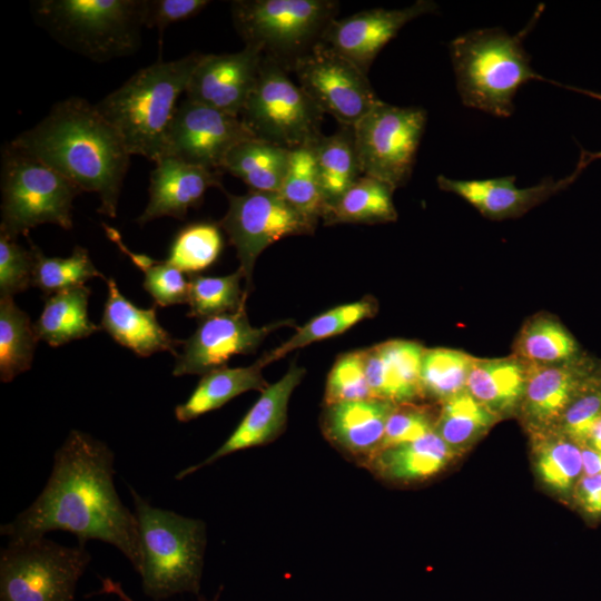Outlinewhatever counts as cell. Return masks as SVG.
Listing matches in <instances>:
<instances>
[{
	"instance_id": "obj_27",
	"label": "cell",
	"mask_w": 601,
	"mask_h": 601,
	"mask_svg": "<svg viewBox=\"0 0 601 601\" xmlns=\"http://www.w3.org/2000/svg\"><path fill=\"white\" fill-rule=\"evenodd\" d=\"M90 288L80 285L47 296L33 324L38 339L57 347L100 329L88 316Z\"/></svg>"
},
{
	"instance_id": "obj_9",
	"label": "cell",
	"mask_w": 601,
	"mask_h": 601,
	"mask_svg": "<svg viewBox=\"0 0 601 601\" xmlns=\"http://www.w3.org/2000/svg\"><path fill=\"white\" fill-rule=\"evenodd\" d=\"M90 554L46 536L9 541L0 555V601H76Z\"/></svg>"
},
{
	"instance_id": "obj_42",
	"label": "cell",
	"mask_w": 601,
	"mask_h": 601,
	"mask_svg": "<svg viewBox=\"0 0 601 601\" xmlns=\"http://www.w3.org/2000/svg\"><path fill=\"white\" fill-rule=\"evenodd\" d=\"M220 228L219 224L209 221L184 226L174 237L166 260L189 275L206 269L223 249Z\"/></svg>"
},
{
	"instance_id": "obj_29",
	"label": "cell",
	"mask_w": 601,
	"mask_h": 601,
	"mask_svg": "<svg viewBox=\"0 0 601 601\" xmlns=\"http://www.w3.org/2000/svg\"><path fill=\"white\" fill-rule=\"evenodd\" d=\"M453 455L451 447L432 431L416 441L376 452L373 464L387 479L411 481L434 475Z\"/></svg>"
},
{
	"instance_id": "obj_41",
	"label": "cell",
	"mask_w": 601,
	"mask_h": 601,
	"mask_svg": "<svg viewBox=\"0 0 601 601\" xmlns=\"http://www.w3.org/2000/svg\"><path fill=\"white\" fill-rule=\"evenodd\" d=\"M27 238L35 256L32 285L47 296L85 285L92 277L105 278L95 267L86 248L76 246L67 258L47 257L29 237Z\"/></svg>"
},
{
	"instance_id": "obj_25",
	"label": "cell",
	"mask_w": 601,
	"mask_h": 601,
	"mask_svg": "<svg viewBox=\"0 0 601 601\" xmlns=\"http://www.w3.org/2000/svg\"><path fill=\"white\" fill-rule=\"evenodd\" d=\"M528 378V363L511 355L476 358L471 367L466 391L499 418L520 408Z\"/></svg>"
},
{
	"instance_id": "obj_44",
	"label": "cell",
	"mask_w": 601,
	"mask_h": 601,
	"mask_svg": "<svg viewBox=\"0 0 601 601\" xmlns=\"http://www.w3.org/2000/svg\"><path fill=\"white\" fill-rule=\"evenodd\" d=\"M601 417L600 372L570 403L554 430L580 446L585 445L592 427Z\"/></svg>"
},
{
	"instance_id": "obj_13",
	"label": "cell",
	"mask_w": 601,
	"mask_h": 601,
	"mask_svg": "<svg viewBox=\"0 0 601 601\" xmlns=\"http://www.w3.org/2000/svg\"><path fill=\"white\" fill-rule=\"evenodd\" d=\"M290 69L307 96L342 126L354 127L380 100L367 75L323 41Z\"/></svg>"
},
{
	"instance_id": "obj_6",
	"label": "cell",
	"mask_w": 601,
	"mask_h": 601,
	"mask_svg": "<svg viewBox=\"0 0 601 601\" xmlns=\"http://www.w3.org/2000/svg\"><path fill=\"white\" fill-rule=\"evenodd\" d=\"M144 0H41L39 26L63 47L93 61L132 55L140 45Z\"/></svg>"
},
{
	"instance_id": "obj_36",
	"label": "cell",
	"mask_w": 601,
	"mask_h": 601,
	"mask_svg": "<svg viewBox=\"0 0 601 601\" xmlns=\"http://www.w3.org/2000/svg\"><path fill=\"white\" fill-rule=\"evenodd\" d=\"M38 337L12 297L0 298V380L8 383L31 367Z\"/></svg>"
},
{
	"instance_id": "obj_43",
	"label": "cell",
	"mask_w": 601,
	"mask_h": 601,
	"mask_svg": "<svg viewBox=\"0 0 601 601\" xmlns=\"http://www.w3.org/2000/svg\"><path fill=\"white\" fill-rule=\"evenodd\" d=\"M373 398L367 382L363 351L341 355L328 373L325 404Z\"/></svg>"
},
{
	"instance_id": "obj_24",
	"label": "cell",
	"mask_w": 601,
	"mask_h": 601,
	"mask_svg": "<svg viewBox=\"0 0 601 601\" xmlns=\"http://www.w3.org/2000/svg\"><path fill=\"white\" fill-rule=\"evenodd\" d=\"M395 407V404L377 398L326 405L325 433L349 453L375 454Z\"/></svg>"
},
{
	"instance_id": "obj_20",
	"label": "cell",
	"mask_w": 601,
	"mask_h": 601,
	"mask_svg": "<svg viewBox=\"0 0 601 601\" xmlns=\"http://www.w3.org/2000/svg\"><path fill=\"white\" fill-rule=\"evenodd\" d=\"M304 375L305 368L292 363L283 377L262 391L259 398L218 450L203 462L179 471L175 479L183 480L226 455L269 443L277 437L286 424L290 395Z\"/></svg>"
},
{
	"instance_id": "obj_45",
	"label": "cell",
	"mask_w": 601,
	"mask_h": 601,
	"mask_svg": "<svg viewBox=\"0 0 601 601\" xmlns=\"http://www.w3.org/2000/svg\"><path fill=\"white\" fill-rule=\"evenodd\" d=\"M35 256L17 238L0 233V295L12 297L32 285Z\"/></svg>"
},
{
	"instance_id": "obj_22",
	"label": "cell",
	"mask_w": 601,
	"mask_h": 601,
	"mask_svg": "<svg viewBox=\"0 0 601 601\" xmlns=\"http://www.w3.org/2000/svg\"><path fill=\"white\" fill-rule=\"evenodd\" d=\"M425 348L417 342L392 339L363 351L373 398L395 405L424 396L421 366Z\"/></svg>"
},
{
	"instance_id": "obj_50",
	"label": "cell",
	"mask_w": 601,
	"mask_h": 601,
	"mask_svg": "<svg viewBox=\"0 0 601 601\" xmlns=\"http://www.w3.org/2000/svg\"><path fill=\"white\" fill-rule=\"evenodd\" d=\"M97 593H105V594H112L118 597L122 601H134L131 597H129L125 590L122 589L121 584L119 582H116L109 578H105L101 580V589ZM220 595V592H218L215 598L210 601H218ZM198 601H208L204 598H199Z\"/></svg>"
},
{
	"instance_id": "obj_17",
	"label": "cell",
	"mask_w": 601,
	"mask_h": 601,
	"mask_svg": "<svg viewBox=\"0 0 601 601\" xmlns=\"http://www.w3.org/2000/svg\"><path fill=\"white\" fill-rule=\"evenodd\" d=\"M263 56L254 46L234 53L203 55L189 79L186 98L240 117L256 83Z\"/></svg>"
},
{
	"instance_id": "obj_46",
	"label": "cell",
	"mask_w": 601,
	"mask_h": 601,
	"mask_svg": "<svg viewBox=\"0 0 601 601\" xmlns=\"http://www.w3.org/2000/svg\"><path fill=\"white\" fill-rule=\"evenodd\" d=\"M434 424L435 422L425 410L413 406L411 403L396 405L387 420L377 452L416 441L434 431Z\"/></svg>"
},
{
	"instance_id": "obj_33",
	"label": "cell",
	"mask_w": 601,
	"mask_h": 601,
	"mask_svg": "<svg viewBox=\"0 0 601 601\" xmlns=\"http://www.w3.org/2000/svg\"><path fill=\"white\" fill-rule=\"evenodd\" d=\"M376 312L377 303L372 297L333 307L298 327L290 338L259 359L266 366L297 348L339 335L359 322L372 318Z\"/></svg>"
},
{
	"instance_id": "obj_12",
	"label": "cell",
	"mask_w": 601,
	"mask_h": 601,
	"mask_svg": "<svg viewBox=\"0 0 601 601\" xmlns=\"http://www.w3.org/2000/svg\"><path fill=\"white\" fill-rule=\"evenodd\" d=\"M225 194L228 209L218 224L236 249L248 295L255 263L262 252L284 237L313 234L317 225L299 214L279 193Z\"/></svg>"
},
{
	"instance_id": "obj_2",
	"label": "cell",
	"mask_w": 601,
	"mask_h": 601,
	"mask_svg": "<svg viewBox=\"0 0 601 601\" xmlns=\"http://www.w3.org/2000/svg\"><path fill=\"white\" fill-rule=\"evenodd\" d=\"M10 144L60 173L81 193L98 194V211L117 216L131 155L95 105L79 97L59 101Z\"/></svg>"
},
{
	"instance_id": "obj_52",
	"label": "cell",
	"mask_w": 601,
	"mask_h": 601,
	"mask_svg": "<svg viewBox=\"0 0 601 601\" xmlns=\"http://www.w3.org/2000/svg\"><path fill=\"white\" fill-rule=\"evenodd\" d=\"M600 376H601V370H600Z\"/></svg>"
},
{
	"instance_id": "obj_5",
	"label": "cell",
	"mask_w": 601,
	"mask_h": 601,
	"mask_svg": "<svg viewBox=\"0 0 601 601\" xmlns=\"http://www.w3.org/2000/svg\"><path fill=\"white\" fill-rule=\"evenodd\" d=\"M138 524L145 594L162 600L179 593L198 594L206 546L201 520L151 505L132 487Z\"/></svg>"
},
{
	"instance_id": "obj_15",
	"label": "cell",
	"mask_w": 601,
	"mask_h": 601,
	"mask_svg": "<svg viewBox=\"0 0 601 601\" xmlns=\"http://www.w3.org/2000/svg\"><path fill=\"white\" fill-rule=\"evenodd\" d=\"M293 323L285 319L255 327L249 322L246 306L234 313L201 319L193 335L183 342L173 375H204L226 366L233 356L255 352L272 332Z\"/></svg>"
},
{
	"instance_id": "obj_28",
	"label": "cell",
	"mask_w": 601,
	"mask_h": 601,
	"mask_svg": "<svg viewBox=\"0 0 601 601\" xmlns=\"http://www.w3.org/2000/svg\"><path fill=\"white\" fill-rule=\"evenodd\" d=\"M290 150L253 138L235 146L224 171L239 178L249 190L279 193L289 165Z\"/></svg>"
},
{
	"instance_id": "obj_7",
	"label": "cell",
	"mask_w": 601,
	"mask_h": 601,
	"mask_svg": "<svg viewBox=\"0 0 601 601\" xmlns=\"http://www.w3.org/2000/svg\"><path fill=\"white\" fill-rule=\"evenodd\" d=\"M0 233L17 238L31 228L55 224L72 227V201L81 190L60 173L13 147L3 148Z\"/></svg>"
},
{
	"instance_id": "obj_10",
	"label": "cell",
	"mask_w": 601,
	"mask_h": 601,
	"mask_svg": "<svg viewBox=\"0 0 601 601\" xmlns=\"http://www.w3.org/2000/svg\"><path fill=\"white\" fill-rule=\"evenodd\" d=\"M324 112L274 58L264 55L240 119L258 139L288 150L316 142Z\"/></svg>"
},
{
	"instance_id": "obj_40",
	"label": "cell",
	"mask_w": 601,
	"mask_h": 601,
	"mask_svg": "<svg viewBox=\"0 0 601 601\" xmlns=\"http://www.w3.org/2000/svg\"><path fill=\"white\" fill-rule=\"evenodd\" d=\"M242 279L239 269L218 277L190 274L187 316L205 319L246 306L248 295L242 289Z\"/></svg>"
},
{
	"instance_id": "obj_3",
	"label": "cell",
	"mask_w": 601,
	"mask_h": 601,
	"mask_svg": "<svg viewBox=\"0 0 601 601\" xmlns=\"http://www.w3.org/2000/svg\"><path fill=\"white\" fill-rule=\"evenodd\" d=\"M203 53L155 62L96 104L128 152L157 161L165 154L168 132L189 79Z\"/></svg>"
},
{
	"instance_id": "obj_37",
	"label": "cell",
	"mask_w": 601,
	"mask_h": 601,
	"mask_svg": "<svg viewBox=\"0 0 601 601\" xmlns=\"http://www.w3.org/2000/svg\"><path fill=\"white\" fill-rule=\"evenodd\" d=\"M315 142L290 150L289 165L279 194L299 214L317 225L327 205L322 191L315 158Z\"/></svg>"
},
{
	"instance_id": "obj_35",
	"label": "cell",
	"mask_w": 601,
	"mask_h": 601,
	"mask_svg": "<svg viewBox=\"0 0 601 601\" xmlns=\"http://www.w3.org/2000/svg\"><path fill=\"white\" fill-rule=\"evenodd\" d=\"M499 420L464 391L442 403L434 431L454 453L470 447Z\"/></svg>"
},
{
	"instance_id": "obj_14",
	"label": "cell",
	"mask_w": 601,
	"mask_h": 601,
	"mask_svg": "<svg viewBox=\"0 0 601 601\" xmlns=\"http://www.w3.org/2000/svg\"><path fill=\"white\" fill-rule=\"evenodd\" d=\"M253 138L256 137L240 117L185 98L177 107L164 156L223 173L229 151Z\"/></svg>"
},
{
	"instance_id": "obj_1",
	"label": "cell",
	"mask_w": 601,
	"mask_h": 601,
	"mask_svg": "<svg viewBox=\"0 0 601 601\" xmlns=\"http://www.w3.org/2000/svg\"><path fill=\"white\" fill-rule=\"evenodd\" d=\"M114 463V452L106 443L70 431L55 453L41 493L13 521L2 524L0 533L9 541H24L59 530L73 534L81 545L102 541L118 549L139 574L138 524L117 494Z\"/></svg>"
},
{
	"instance_id": "obj_30",
	"label": "cell",
	"mask_w": 601,
	"mask_h": 601,
	"mask_svg": "<svg viewBox=\"0 0 601 601\" xmlns=\"http://www.w3.org/2000/svg\"><path fill=\"white\" fill-rule=\"evenodd\" d=\"M315 158L322 191L332 207L362 176L353 127H345L315 142Z\"/></svg>"
},
{
	"instance_id": "obj_32",
	"label": "cell",
	"mask_w": 601,
	"mask_h": 601,
	"mask_svg": "<svg viewBox=\"0 0 601 601\" xmlns=\"http://www.w3.org/2000/svg\"><path fill=\"white\" fill-rule=\"evenodd\" d=\"M392 185L363 175L324 216L325 225L378 224L397 219Z\"/></svg>"
},
{
	"instance_id": "obj_11",
	"label": "cell",
	"mask_w": 601,
	"mask_h": 601,
	"mask_svg": "<svg viewBox=\"0 0 601 601\" xmlns=\"http://www.w3.org/2000/svg\"><path fill=\"white\" fill-rule=\"evenodd\" d=\"M427 112L421 107H397L378 100L353 127L363 175L394 188L405 185L413 171Z\"/></svg>"
},
{
	"instance_id": "obj_19",
	"label": "cell",
	"mask_w": 601,
	"mask_h": 601,
	"mask_svg": "<svg viewBox=\"0 0 601 601\" xmlns=\"http://www.w3.org/2000/svg\"><path fill=\"white\" fill-rule=\"evenodd\" d=\"M585 357L540 365L528 363V378L520 405L526 426L533 432L554 428L570 403L595 377Z\"/></svg>"
},
{
	"instance_id": "obj_4",
	"label": "cell",
	"mask_w": 601,
	"mask_h": 601,
	"mask_svg": "<svg viewBox=\"0 0 601 601\" xmlns=\"http://www.w3.org/2000/svg\"><path fill=\"white\" fill-rule=\"evenodd\" d=\"M542 7L524 29L510 35L501 28L467 31L450 42L449 49L462 104L497 117L514 111L520 87L543 80L531 66L523 39L532 30Z\"/></svg>"
},
{
	"instance_id": "obj_49",
	"label": "cell",
	"mask_w": 601,
	"mask_h": 601,
	"mask_svg": "<svg viewBox=\"0 0 601 601\" xmlns=\"http://www.w3.org/2000/svg\"><path fill=\"white\" fill-rule=\"evenodd\" d=\"M581 455L585 475L601 474V452L584 445L581 447Z\"/></svg>"
},
{
	"instance_id": "obj_48",
	"label": "cell",
	"mask_w": 601,
	"mask_h": 601,
	"mask_svg": "<svg viewBox=\"0 0 601 601\" xmlns=\"http://www.w3.org/2000/svg\"><path fill=\"white\" fill-rule=\"evenodd\" d=\"M575 497L585 512L601 513V474H584L575 485Z\"/></svg>"
},
{
	"instance_id": "obj_31",
	"label": "cell",
	"mask_w": 601,
	"mask_h": 601,
	"mask_svg": "<svg viewBox=\"0 0 601 601\" xmlns=\"http://www.w3.org/2000/svg\"><path fill=\"white\" fill-rule=\"evenodd\" d=\"M513 355L526 363L552 365L573 361L581 353L575 338L558 318L540 313L523 324Z\"/></svg>"
},
{
	"instance_id": "obj_21",
	"label": "cell",
	"mask_w": 601,
	"mask_h": 601,
	"mask_svg": "<svg viewBox=\"0 0 601 601\" xmlns=\"http://www.w3.org/2000/svg\"><path fill=\"white\" fill-rule=\"evenodd\" d=\"M220 174L164 156L150 174L149 200L137 223L164 216L184 219L190 208L198 207L210 187H220Z\"/></svg>"
},
{
	"instance_id": "obj_23",
	"label": "cell",
	"mask_w": 601,
	"mask_h": 601,
	"mask_svg": "<svg viewBox=\"0 0 601 601\" xmlns=\"http://www.w3.org/2000/svg\"><path fill=\"white\" fill-rule=\"evenodd\" d=\"M107 288L100 328L137 356L165 351L177 356L179 341L159 324L156 305L150 308L134 305L120 293L114 278L107 279Z\"/></svg>"
},
{
	"instance_id": "obj_38",
	"label": "cell",
	"mask_w": 601,
	"mask_h": 601,
	"mask_svg": "<svg viewBox=\"0 0 601 601\" xmlns=\"http://www.w3.org/2000/svg\"><path fill=\"white\" fill-rule=\"evenodd\" d=\"M474 359V356L459 349L425 348L421 366L423 395L443 403L466 391Z\"/></svg>"
},
{
	"instance_id": "obj_47",
	"label": "cell",
	"mask_w": 601,
	"mask_h": 601,
	"mask_svg": "<svg viewBox=\"0 0 601 601\" xmlns=\"http://www.w3.org/2000/svg\"><path fill=\"white\" fill-rule=\"evenodd\" d=\"M209 3L207 0H144V27L162 32L170 24L195 17Z\"/></svg>"
},
{
	"instance_id": "obj_26",
	"label": "cell",
	"mask_w": 601,
	"mask_h": 601,
	"mask_svg": "<svg viewBox=\"0 0 601 601\" xmlns=\"http://www.w3.org/2000/svg\"><path fill=\"white\" fill-rule=\"evenodd\" d=\"M263 367L265 365L258 358L249 366H223L204 374L190 396L176 406V418L181 423L189 422L245 392L264 391L269 384L263 376Z\"/></svg>"
},
{
	"instance_id": "obj_16",
	"label": "cell",
	"mask_w": 601,
	"mask_h": 601,
	"mask_svg": "<svg viewBox=\"0 0 601 601\" xmlns=\"http://www.w3.org/2000/svg\"><path fill=\"white\" fill-rule=\"evenodd\" d=\"M436 10L437 4L434 1L418 0L402 9L376 8L361 11L333 20L321 41L367 75L380 51L407 22Z\"/></svg>"
},
{
	"instance_id": "obj_39",
	"label": "cell",
	"mask_w": 601,
	"mask_h": 601,
	"mask_svg": "<svg viewBox=\"0 0 601 601\" xmlns=\"http://www.w3.org/2000/svg\"><path fill=\"white\" fill-rule=\"evenodd\" d=\"M107 237L114 242L119 250L126 254L131 262L142 270L145 290L152 297L155 305L167 307L170 305L187 303L189 292V277L185 273L169 264L167 260L154 258L131 252L119 231L107 224H102Z\"/></svg>"
},
{
	"instance_id": "obj_8",
	"label": "cell",
	"mask_w": 601,
	"mask_h": 601,
	"mask_svg": "<svg viewBox=\"0 0 601 601\" xmlns=\"http://www.w3.org/2000/svg\"><path fill=\"white\" fill-rule=\"evenodd\" d=\"M332 0H238L231 2L236 31L245 46L259 48L287 70L321 41L335 20Z\"/></svg>"
},
{
	"instance_id": "obj_51",
	"label": "cell",
	"mask_w": 601,
	"mask_h": 601,
	"mask_svg": "<svg viewBox=\"0 0 601 601\" xmlns=\"http://www.w3.org/2000/svg\"><path fill=\"white\" fill-rule=\"evenodd\" d=\"M585 446H589L593 450L601 452V417L597 421V423L592 427L591 434L589 436V440Z\"/></svg>"
},
{
	"instance_id": "obj_34",
	"label": "cell",
	"mask_w": 601,
	"mask_h": 601,
	"mask_svg": "<svg viewBox=\"0 0 601 601\" xmlns=\"http://www.w3.org/2000/svg\"><path fill=\"white\" fill-rule=\"evenodd\" d=\"M536 471L553 491L565 494L583 472L581 446L551 428L533 432Z\"/></svg>"
},
{
	"instance_id": "obj_18",
	"label": "cell",
	"mask_w": 601,
	"mask_h": 601,
	"mask_svg": "<svg viewBox=\"0 0 601 601\" xmlns=\"http://www.w3.org/2000/svg\"><path fill=\"white\" fill-rule=\"evenodd\" d=\"M593 158L597 155L583 154L575 170L565 178L549 177L526 188L516 187L515 176L464 180L440 175L436 183L442 190L461 197L487 219L518 218L566 188Z\"/></svg>"
}]
</instances>
